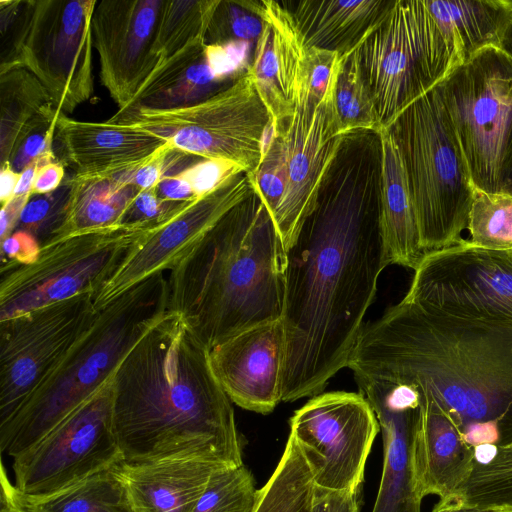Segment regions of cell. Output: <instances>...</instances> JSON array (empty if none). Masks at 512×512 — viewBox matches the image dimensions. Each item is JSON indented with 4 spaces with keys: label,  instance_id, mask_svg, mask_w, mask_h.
<instances>
[{
    "label": "cell",
    "instance_id": "obj_38",
    "mask_svg": "<svg viewBox=\"0 0 512 512\" xmlns=\"http://www.w3.org/2000/svg\"><path fill=\"white\" fill-rule=\"evenodd\" d=\"M263 29L262 18L243 1L220 0L209 23L206 44L257 42Z\"/></svg>",
    "mask_w": 512,
    "mask_h": 512
},
{
    "label": "cell",
    "instance_id": "obj_56",
    "mask_svg": "<svg viewBox=\"0 0 512 512\" xmlns=\"http://www.w3.org/2000/svg\"><path fill=\"white\" fill-rule=\"evenodd\" d=\"M499 49L512 61V16L501 38Z\"/></svg>",
    "mask_w": 512,
    "mask_h": 512
},
{
    "label": "cell",
    "instance_id": "obj_14",
    "mask_svg": "<svg viewBox=\"0 0 512 512\" xmlns=\"http://www.w3.org/2000/svg\"><path fill=\"white\" fill-rule=\"evenodd\" d=\"M318 488L348 491L362 487L365 466L379 423L369 401L355 392L311 397L289 421Z\"/></svg>",
    "mask_w": 512,
    "mask_h": 512
},
{
    "label": "cell",
    "instance_id": "obj_46",
    "mask_svg": "<svg viewBox=\"0 0 512 512\" xmlns=\"http://www.w3.org/2000/svg\"><path fill=\"white\" fill-rule=\"evenodd\" d=\"M40 244L29 233L16 230L1 240V272L32 263L38 257Z\"/></svg>",
    "mask_w": 512,
    "mask_h": 512
},
{
    "label": "cell",
    "instance_id": "obj_48",
    "mask_svg": "<svg viewBox=\"0 0 512 512\" xmlns=\"http://www.w3.org/2000/svg\"><path fill=\"white\" fill-rule=\"evenodd\" d=\"M65 181L62 162L54 160L42 165L36 175L32 195H42L57 190Z\"/></svg>",
    "mask_w": 512,
    "mask_h": 512
},
{
    "label": "cell",
    "instance_id": "obj_39",
    "mask_svg": "<svg viewBox=\"0 0 512 512\" xmlns=\"http://www.w3.org/2000/svg\"><path fill=\"white\" fill-rule=\"evenodd\" d=\"M70 188L68 178L51 193L32 195L22 211L16 230L32 235L41 247L47 244L64 220Z\"/></svg>",
    "mask_w": 512,
    "mask_h": 512
},
{
    "label": "cell",
    "instance_id": "obj_47",
    "mask_svg": "<svg viewBox=\"0 0 512 512\" xmlns=\"http://www.w3.org/2000/svg\"><path fill=\"white\" fill-rule=\"evenodd\" d=\"M362 488L331 491L315 487L312 512H360Z\"/></svg>",
    "mask_w": 512,
    "mask_h": 512
},
{
    "label": "cell",
    "instance_id": "obj_1",
    "mask_svg": "<svg viewBox=\"0 0 512 512\" xmlns=\"http://www.w3.org/2000/svg\"><path fill=\"white\" fill-rule=\"evenodd\" d=\"M381 187L379 131L342 134L315 205L287 250L284 402L322 393L348 366L378 278L390 265Z\"/></svg>",
    "mask_w": 512,
    "mask_h": 512
},
{
    "label": "cell",
    "instance_id": "obj_55",
    "mask_svg": "<svg viewBox=\"0 0 512 512\" xmlns=\"http://www.w3.org/2000/svg\"><path fill=\"white\" fill-rule=\"evenodd\" d=\"M474 462L477 464H487L496 455L498 446L492 444H483L473 448Z\"/></svg>",
    "mask_w": 512,
    "mask_h": 512
},
{
    "label": "cell",
    "instance_id": "obj_11",
    "mask_svg": "<svg viewBox=\"0 0 512 512\" xmlns=\"http://www.w3.org/2000/svg\"><path fill=\"white\" fill-rule=\"evenodd\" d=\"M476 189L500 193L504 152L512 127V61L488 47L438 84Z\"/></svg>",
    "mask_w": 512,
    "mask_h": 512
},
{
    "label": "cell",
    "instance_id": "obj_19",
    "mask_svg": "<svg viewBox=\"0 0 512 512\" xmlns=\"http://www.w3.org/2000/svg\"><path fill=\"white\" fill-rule=\"evenodd\" d=\"M281 319L247 329L210 350L212 370L237 406L271 413L281 402L285 361Z\"/></svg>",
    "mask_w": 512,
    "mask_h": 512
},
{
    "label": "cell",
    "instance_id": "obj_33",
    "mask_svg": "<svg viewBox=\"0 0 512 512\" xmlns=\"http://www.w3.org/2000/svg\"><path fill=\"white\" fill-rule=\"evenodd\" d=\"M219 2L163 0L153 42L157 67L188 47L206 44V32Z\"/></svg>",
    "mask_w": 512,
    "mask_h": 512
},
{
    "label": "cell",
    "instance_id": "obj_4",
    "mask_svg": "<svg viewBox=\"0 0 512 512\" xmlns=\"http://www.w3.org/2000/svg\"><path fill=\"white\" fill-rule=\"evenodd\" d=\"M287 250L253 191L170 270L168 309L209 349L254 326L280 320Z\"/></svg>",
    "mask_w": 512,
    "mask_h": 512
},
{
    "label": "cell",
    "instance_id": "obj_2",
    "mask_svg": "<svg viewBox=\"0 0 512 512\" xmlns=\"http://www.w3.org/2000/svg\"><path fill=\"white\" fill-rule=\"evenodd\" d=\"M347 367L356 382L412 387L472 448L512 443V321L459 317L403 298L364 325Z\"/></svg>",
    "mask_w": 512,
    "mask_h": 512
},
{
    "label": "cell",
    "instance_id": "obj_42",
    "mask_svg": "<svg viewBox=\"0 0 512 512\" xmlns=\"http://www.w3.org/2000/svg\"><path fill=\"white\" fill-rule=\"evenodd\" d=\"M190 202L163 201L158 197L155 187L142 190L133 200L121 223H145L157 228L172 219Z\"/></svg>",
    "mask_w": 512,
    "mask_h": 512
},
{
    "label": "cell",
    "instance_id": "obj_6",
    "mask_svg": "<svg viewBox=\"0 0 512 512\" xmlns=\"http://www.w3.org/2000/svg\"><path fill=\"white\" fill-rule=\"evenodd\" d=\"M385 129L400 154L426 255L456 245L475 186L438 85Z\"/></svg>",
    "mask_w": 512,
    "mask_h": 512
},
{
    "label": "cell",
    "instance_id": "obj_18",
    "mask_svg": "<svg viewBox=\"0 0 512 512\" xmlns=\"http://www.w3.org/2000/svg\"><path fill=\"white\" fill-rule=\"evenodd\" d=\"M163 0L97 1L92 37L100 81L118 106L128 108L158 65L153 42Z\"/></svg>",
    "mask_w": 512,
    "mask_h": 512
},
{
    "label": "cell",
    "instance_id": "obj_30",
    "mask_svg": "<svg viewBox=\"0 0 512 512\" xmlns=\"http://www.w3.org/2000/svg\"><path fill=\"white\" fill-rule=\"evenodd\" d=\"M61 112L42 83L29 71L0 72V160L8 164L22 141L55 122Z\"/></svg>",
    "mask_w": 512,
    "mask_h": 512
},
{
    "label": "cell",
    "instance_id": "obj_43",
    "mask_svg": "<svg viewBox=\"0 0 512 512\" xmlns=\"http://www.w3.org/2000/svg\"><path fill=\"white\" fill-rule=\"evenodd\" d=\"M244 172L238 165L220 159H203L186 167L179 174L189 183L199 198L217 188L228 178Z\"/></svg>",
    "mask_w": 512,
    "mask_h": 512
},
{
    "label": "cell",
    "instance_id": "obj_21",
    "mask_svg": "<svg viewBox=\"0 0 512 512\" xmlns=\"http://www.w3.org/2000/svg\"><path fill=\"white\" fill-rule=\"evenodd\" d=\"M247 3L263 20L262 33L247 71L271 115L270 130L279 132L287 127L296 111L306 47L282 1Z\"/></svg>",
    "mask_w": 512,
    "mask_h": 512
},
{
    "label": "cell",
    "instance_id": "obj_17",
    "mask_svg": "<svg viewBox=\"0 0 512 512\" xmlns=\"http://www.w3.org/2000/svg\"><path fill=\"white\" fill-rule=\"evenodd\" d=\"M279 132L286 151V186L272 219L288 250L315 205L342 135L334 90L320 103H314L299 86L296 111L287 127Z\"/></svg>",
    "mask_w": 512,
    "mask_h": 512
},
{
    "label": "cell",
    "instance_id": "obj_8",
    "mask_svg": "<svg viewBox=\"0 0 512 512\" xmlns=\"http://www.w3.org/2000/svg\"><path fill=\"white\" fill-rule=\"evenodd\" d=\"M108 121L153 131L173 149L232 162L247 174L259 167L272 125L248 71L195 104L164 110L136 108L116 113Z\"/></svg>",
    "mask_w": 512,
    "mask_h": 512
},
{
    "label": "cell",
    "instance_id": "obj_29",
    "mask_svg": "<svg viewBox=\"0 0 512 512\" xmlns=\"http://www.w3.org/2000/svg\"><path fill=\"white\" fill-rule=\"evenodd\" d=\"M70 194L64 220L50 241L121 224L141 191L121 174L70 177ZM46 245V244H45Z\"/></svg>",
    "mask_w": 512,
    "mask_h": 512
},
{
    "label": "cell",
    "instance_id": "obj_20",
    "mask_svg": "<svg viewBox=\"0 0 512 512\" xmlns=\"http://www.w3.org/2000/svg\"><path fill=\"white\" fill-rule=\"evenodd\" d=\"M357 384L374 410L383 439L382 476L371 512H420L413 461L418 393L403 384Z\"/></svg>",
    "mask_w": 512,
    "mask_h": 512
},
{
    "label": "cell",
    "instance_id": "obj_23",
    "mask_svg": "<svg viewBox=\"0 0 512 512\" xmlns=\"http://www.w3.org/2000/svg\"><path fill=\"white\" fill-rule=\"evenodd\" d=\"M413 461L422 499L431 494L440 500L453 496L474 466V449L435 403L420 396Z\"/></svg>",
    "mask_w": 512,
    "mask_h": 512
},
{
    "label": "cell",
    "instance_id": "obj_26",
    "mask_svg": "<svg viewBox=\"0 0 512 512\" xmlns=\"http://www.w3.org/2000/svg\"><path fill=\"white\" fill-rule=\"evenodd\" d=\"M382 143L381 223L387 257L414 271L426 253L418 219L397 146L387 129L378 130Z\"/></svg>",
    "mask_w": 512,
    "mask_h": 512
},
{
    "label": "cell",
    "instance_id": "obj_9",
    "mask_svg": "<svg viewBox=\"0 0 512 512\" xmlns=\"http://www.w3.org/2000/svg\"><path fill=\"white\" fill-rule=\"evenodd\" d=\"M96 4V0L22 1L17 19L7 31L11 37L1 56L0 72L26 69L64 114L90 101L94 95L92 19Z\"/></svg>",
    "mask_w": 512,
    "mask_h": 512
},
{
    "label": "cell",
    "instance_id": "obj_31",
    "mask_svg": "<svg viewBox=\"0 0 512 512\" xmlns=\"http://www.w3.org/2000/svg\"><path fill=\"white\" fill-rule=\"evenodd\" d=\"M315 487L312 468L289 434L274 472L258 490L253 512H312Z\"/></svg>",
    "mask_w": 512,
    "mask_h": 512
},
{
    "label": "cell",
    "instance_id": "obj_7",
    "mask_svg": "<svg viewBox=\"0 0 512 512\" xmlns=\"http://www.w3.org/2000/svg\"><path fill=\"white\" fill-rule=\"evenodd\" d=\"M359 57L379 130L460 65L425 0H395L359 45Z\"/></svg>",
    "mask_w": 512,
    "mask_h": 512
},
{
    "label": "cell",
    "instance_id": "obj_35",
    "mask_svg": "<svg viewBox=\"0 0 512 512\" xmlns=\"http://www.w3.org/2000/svg\"><path fill=\"white\" fill-rule=\"evenodd\" d=\"M359 45L342 56L335 83L334 107L341 134L379 130L374 101L360 65Z\"/></svg>",
    "mask_w": 512,
    "mask_h": 512
},
{
    "label": "cell",
    "instance_id": "obj_44",
    "mask_svg": "<svg viewBox=\"0 0 512 512\" xmlns=\"http://www.w3.org/2000/svg\"><path fill=\"white\" fill-rule=\"evenodd\" d=\"M249 44L246 42H232L224 45L206 44L203 52L213 74L225 82L238 78L236 73L244 66L245 50Z\"/></svg>",
    "mask_w": 512,
    "mask_h": 512
},
{
    "label": "cell",
    "instance_id": "obj_10",
    "mask_svg": "<svg viewBox=\"0 0 512 512\" xmlns=\"http://www.w3.org/2000/svg\"><path fill=\"white\" fill-rule=\"evenodd\" d=\"M154 228L121 223L42 246L32 263L1 272L0 321L80 294L95 296L129 250Z\"/></svg>",
    "mask_w": 512,
    "mask_h": 512
},
{
    "label": "cell",
    "instance_id": "obj_40",
    "mask_svg": "<svg viewBox=\"0 0 512 512\" xmlns=\"http://www.w3.org/2000/svg\"><path fill=\"white\" fill-rule=\"evenodd\" d=\"M250 176L252 186L271 217L276 211L286 186V151L280 132L270 130L263 159Z\"/></svg>",
    "mask_w": 512,
    "mask_h": 512
},
{
    "label": "cell",
    "instance_id": "obj_51",
    "mask_svg": "<svg viewBox=\"0 0 512 512\" xmlns=\"http://www.w3.org/2000/svg\"><path fill=\"white\" fill-rule=\"evenodd\" d=\"M0 512H28L20 491L9 480L3 463L1 467Z\"/></svg>",
    "mask_w": 512,
    "mask_h": 512
},
{
    "label": "cell",
    "instance_id": "obj_15",
    "mask_svg": "<svg viewBox=\"0 0 512 512\" xmlns=\"http://www.w3.org/2000/svg\"><path fill=\"white\" fill-rule=\"evenodd\" d=\"M404 298L459 317L512 321V249L489 250L462 239L430 253Z\"/></svg>",
    "mask_w": 512,
    "mask_h": 512
},
{
    "label": "cell",
    "instance_id": "obj_32",
    "mask_svg": "<svg viewBox=\"0 0 512 512\" xmlns=\"http://www.w3.org/2000/svg\"><path fill=\"white\" fill-rule=\"evenodd\" d=\"M120 464L40 501H28V512H135ZM22 495V494H21Z\"/></svg>",
    "mask_w": 512,
    "mask_h": 512
},
{
    "label": "cell",
    "instance_id": "obj_28",
    "mask_svg": "<svg viewBox=\"0 0 512 512\" xmlns=\"http://www.w3.org/2000/svg\"><path fill=\"white\" fill-rule=\"evenodd\" d=\"M460 64L478 52L499 48L512 16V0H425Z\"/></svg>",
    "mask_w": 512,
    "mask_h": 512
},
{
    "label": "cell",
    "instance_id": "obj_36",
    "mask_svg": "<svg viewBox=\"0 0 512 512\" xmlns=\"http://www.w3.org/2000/svg\"><path fill=\"white\" fill-rule=\"evenodd\" d=\"M469 242L489 250L512 249V197L475 188L469 211Z\"/></svg>",
    "mask_w": 512,
    "mask_h": 512
},
{
    "label": "cell",
    "instance_id": "obj_41",
    "mask_svg": "<svg viewBox=\"0 0 512 512\" xmlns=\"http://www.w3.org/2000/svg\"><path fill=\"white\" fill-rule=\"evenodd\" d=\"M341 58L334 51L306 48L299 86L306 91L311 102L320 103L334 90Z\"/></svg>",
    "mask_w": 512,
    "mask_h": 512
},
{
    "label": "cell",
    "instance_id": "obj_12",
    "mask_svg": "<svg viewBox=\"0 0 512 512\" xmlns=\"http://www.w3.org/2000/svg\"><path fill=\"white\" fill-rule=\"evenodd\" d=\"M112 377L13 458L15 485L26 500L47 499L123 462L112 424Z\"/></svg>",
    "mask_w": 512,
    "mask_h": 512
},
{
    "label": "cell",
    "instance_id": "obj_3",
    "mask_svg": "<svg viewBox=\"0 0 512 512\" xmlns=\"http://www.w3.org/2000/svg\"><path fill=\"white\" fill-rule=\"evenodd\" d=\"M231 400L184 317L161 313L112 377V424L126 463L243 464Z\"/></svg>",
    "mask_w": 512,
    "mask_h": 512
},
{
    "label": "cell",
    "instance_id": "obj_27",
    "mask_svg": "<svg viewBox=\"0 0 512 512\" xmlns=\"http://www.w3.org/2000/svg\"><path fill=\"white\" fill-rule=\"evenodd\" d=\"M206 44L188 47L158 66L124 113L136 108L173 109L202 101L233 81L218 79L205 56Z\"/></svg>",
    "mask_w": 512,
    "mask_h": 512
},
{
    "label": "cell",
    "instance_id": "obj_5",
    "mask_svg": "<svg viewBox=\"0 0 512 512\" xmlns=\"http://www.w3.org/2000/svg\"><path fill=\"white\" fill-rule=\"evenodd\" d=\"M168 309V280L155 274L100 310L56 367L19 409L0 424L1 452H25L114 375L116 369Z\"/></svg>",
    "mask_w": 512,
    "mask_h": 512
},
{
    "label": "cell",
    "instance_id": "obj_50",
    "mask_svg": "<svg viewBox=\"0 0 512 512\" xmlns=\"http://www.w3.org/2000/svg\"><path fill=\"white\" fill-rule=\"evenodd\" d=\"M31 194L14 195L8 202L1 205L0 212V238L5 239L11 235L19 223L21 214L31 198Z\"/></svg>",
    "mask_w": 512,
    "mask_h": 512
},
{
    "label": "cell",
    "instance_id": "obj_54",
    "mask_svg": "<svg viewBox=\"0 0 512 512\" xmlns=\"http://www.w3.org/2000/svg\"><path fill=\"white\" fill-rule=\"evenodd\" d=\"M431 512H505L498 509H487L463 506L448 499L440 500Z\"/></svg>",
    "mask_w": 512,
    "mask_h": 512
},
{
    "label": "cell",
    "instance_id": "obj_34",
    "mask_svg": "<svg viewBox=\"0 0 512 512\" xmlns=\"http://www.w3.org/2000/svg\"><path fill=\"white\" fill-rule=\"evenodd\" d=\"M446 499L468 507L512 512V443L499 446L489 463L474 462L466 481Z\"/></svg>",
    "mask_w": 512,
    "mask_h": 512
},
{
    "label": "cell",
    "instance_id": "obj_52",
    "mask_svg": "<svg viewBox=\"0 0 512 512\" xmlns=\"http://www.w3.org/2000/svg\"><path fill=\"white\" fill-rule=\"evenodd\" d=\"M20 173L15 172L9 164L1 165L0 172V202H8L14 195L19 181Z\"/></svg>",
    "mask_w": 512,
    "mask_h": 512
},
{
    "label": "cell",
    "instance_id": "obj_25",
    "mask_svg": "<svg viewBox=\"0 0 512 512\" xmlns=\"http://www.w3.org/2000/svg\"><path fill=\"white\" fill-rule=\"evenodd\" d=\"M306 48L341 56L356 48L385 17L395 0L282 1Z\"/></svg>",
    "mask_w": 512,
    "mask_h": 512
},
{
    "label": "cell",
    "instance_id": "obj_13",
    "mask_svg": "<svg viewBox=\"0 0 512 512\" xmlns=\"http://www.w3.org/2000/svg\"><path fill=\"white\" fill-rule=\"evenodd\" d=\"M93 298L84 293L0 321V424L91 326L99 312Z\"/></svg>",
    "mask_w": 512,
    "mask_h": 512
},
{
    "label": "cell",
    "instance_id": "obj_22",
    "mask_svg": "<svg viewBox=\"0 0 512 512\" xmlns=\"http://www.w3.org/2000/svg\"><path fill=\"white\" fill-rule=\"evenodd\" d=\"M55 139L65 161L84 176H115L132 171L168 142L153 131L130 124L79 121L60 113Z\"/></svg>",
    "mask_w": 512,
    "mask_h": 512
},
{
    "label": "cell",
    "instance_id": "obj_45",
    "mask_svg": "<svg viewBox=\"0 0 512 512\" xmlns=\"http://www.w3.org/2000/svg\"><path fill=\"white\" fill-rule=\"evenodd\" d=\"M56 122L57 120L33 132L22 141L8 163L15 172L20 173L36 159L55 155L52 144L55 139Z\"/></svg>",
    "mask_w": 512,
    "mask_h": 512
},
{
    "label": "cell",
    "instance_id": "obj_37",
    "mask_svg": "<svg viewBox=\"0 0 512 512\" xmlns=\"http://www.w3.org/2000/svg\"><path fill=\"white\" fill-rule=\"evenodd\" d=\"M258 490L244 465L216 470L192 512H253Z\"/></svg>",
    "mask_w": 512,
    "mask_h": 512
},
{
    "label": "cell",
    "instance_id": "obj_53",
    "mask_svg": "<svg viewBox=\"0 0 512 512\" xmlns=\"http://www.w3.org/2000/svg\"><path fill=\"white\" fill-rule=\"evenodd\" d=\"M500 193L512 197V127L508 136L502 162Z\"/></svg>",
    "mask_w": 512,
    "mask_h": 512
},
{
    "label": "cell",
    "instance_id": "obj_24",
    "mask_svg": "<svg viewBox=\"0 0 512 512\" xmlns=\"http://www.w3.org/2000/svg\"><path fill=\"white\" fill-rule=\"evenodd\" d=\"M222 467L201 459L120 464L135 512H192Z\"/></svg>",
    "mask_w": 512,
    "mask_h": 512
},
{
    "label": "cell",
    "instance_id": "obj_16",
    "mask_svg": "<svg viewBox=\"0 0 512 512\" xmlns=\"http://www.w3.org/2000/svg\"><path fill=\"white\" fill-rule=\"evenodd\" d=\"M254 191L250 176L238 173L194 199L165 224L149 231L127 253L110 279L95 294L100 311L140 282L172 270L235 205Z\"/></svg>",
    "mask_w": 512,
    "mask_h": 512
},
{
    "label": "cell",
    "instance_id": "obj_49",
    "mask_svg": "<svg viewBox=\"0 0 512 512\" xmlns=\"http://www.w3.org/2000/svg\"><path fill=\"white\" fill-rule=\"evenodd\" d=\"M155 190L163 201L185 202L196 199L191 186L179 173L163 177Z\"/></svg>",
    "mask_w": 512,
    "mask_h": 512
}]
</instances>
